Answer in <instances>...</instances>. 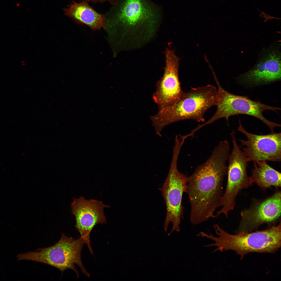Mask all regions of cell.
Listing matches in <instances>:
<instances>
[{
  "label": "cell",
  "mask_w": 281,
  "mask_h": 281,
  "mask_svg": "<svg viewBox=\"0 0 281 281\" xmlns=\"http://www.w3.org/2000/svg\"><path fill=\"white\" fill-rule=\"evenodd\" d=\"M266 162L253 163L254 167L250 177L251 181L263 190L271 187L277 189L281 187V173L272 167Z\"/></svg>",
  "instance_id": "cell-15"
},
{
  "label": "cell",
  "mask_w": 281,
  "mask_h": 281,
  "mask_svg": "<svg viewBox=\"0 0 281 281\" xmlns=\"http://www.w3.org/2000/svg\"><path fill=\"white\" fill-rule=\"evenodd\" d=\"M165 66L162 76L157 82L152 98L158 110L169 106L178 101L184 92L178 75L179 59L174 50L167 48L165 52Z\"/></svg>",
  "instance_id": "cell-10"
},
{
  "label": "cell",
  "mask_w": 281,
  "mask_h": 281,
  "mask_svg": "<svg viewBox=\"0 0 281 281\" xmlns=\"http://www.w3.org/2000/svg\"><path fill=\"white\" fill-rule=\"evenodd\" d=\"M105 15V29L118 31L133 48L153 35L161 20L160 9L150 0H118Z\"/></svg>",
  "instance_id": "cell-2"
},
{
  "label": "cell",
  "mask_w": 281,
  "mask_h": 281,
  "mask_svg": "<svg viewBox=\"0 0 281 281\" xmlns=\"http://www.w3.org/2000/svg\"><path fill=\"white\" fill-rule=\"evenodd\" d=\"M231 136L233 148L228 159L226 187L221 201V208L216 214L219 216L223 214L226 217L228 212L234 209L236 197L240 191L253 185L247 173L248 159L238 144L234 130Z\"/></svg>",
  "instance_id": "cell-8"
},
{
  "label": "cell",
  "mask_w": 281,
  "mask_h": 281,
  "mask_svg": "<svg viewBox=\"0 0 281 281\" xmlns=\"http://www.w3.org/2000/svg\"><path fill=\"white\" fill-rule=\"evenodd\" d=\"M238 130L247 137L246 140H238L241 143L242 151L249 162L256 163L264 161H281L280 132H271L264 135L252 134L245 129L240 120Z\"/></svg>",
  "instance_id": "cell-9"
},
{
  "label": "cell",
  "mask_w": 281,
  "mask_h": 281,
  "mask_svg": "<svg viewBox=\"0 0 281 281\" xmlns=\"http://www.w3.org/2000/svg\"><path fill=\"white\" fill-rule=\"evenodd\" d=\"M252 69L238 79L250 86L268 84L281 80V55L279 48H269Z\"/></svg>",
  "instance_id": "cell-13"
},
{
  "label": "cell",
  "mask_w": 281,
  "mask_h": 281,
  "mask_svg": "<svg viewBox=\"0 0 281 281\" xmlns=\"http://www.w3.org/2000/svg\"><path fill=\"white\" fill-rule=\"evenodd\" d=\"M218 237L211 233L208 234L202 232V237L210 239L215 243L205 246L206 247L213 246L217 247L213 251L232 250L242 258L245 255L251 252L260 253H273L280 247L281 222L277 226L254 232H241L236 235L229 234L217 224L213 226Z\"/></svg>",
  "instance_id": "cell-4"
},
{
  "label": "cell",
  "mask_w": 281,
  "mask_h": 281,
  "mask_svg": "<svg viewBox=\"0 0 281 281\" xmlns=\"http://www.w3.org/2000/svg\"><path fill=\"white\" fill-rule=\"evenodd\" d=\"M180 151L177 147L173 149L168 174L162 187L159 189L166 205V215L164 225L165 233L169 223H172L171 230L168 235L174 231H180V225L183 214L182 200L183 194L187 191V177L180 172L178 169L177 162Z\"/></svg>",
  "instance_id": "cell-7"
},
{
  "label": "cell",
  "mask_w": 281,
  "mask_h": 281,
  "mask_svg": "<svg viewBox=\"0 0 281 281\" xmlns=\"http://www.w3.org/2000/svg\"><path fill=\"white\" fill-rule=\"evenodd\" d=\"M229 156L225 150L214 148L209 158L187 177L186 193L190 206V220L193 225L217 218L214 213L220 207L223 194Z\"/></svg>",
  "instance_id": "cell-1"
},
{
  "label": "cell",
  "mask_w": 281,
  "mask_h": 281,
  "mask_svg": "<svg viewBox=\"0 0 281 281\" xmlns=\"http://www.w3.org/2000/svg\"><path fill=\"white\" fill-rule=\"evenodd\" d=\"M213 74L218 87L217 109L209 119L198 125L199 129L222 118H225L228 121L230 116L239 114L251 116L259 119L269 127L271 132H274L275 127H280V124L268 120L263 114L264 111L267 110L278 113L277 111L280 110V108L267 105L253 101L247 97L235 95L228 92L222 87L215 73L213 72Z\"/></svg>",
  "instance_id": "cell-6"
},
{
  "label": "cell",
  "mask_w": 281,
  "mask_h": 281,
  "mask_svg": "<svg viewBox=\"0 0 281 281\" xmlns=\"http://www.w3.org/2000/svg\"><path fill=\"white\" fill-rule=\"evenodd\" d=\"M85 244L80 237L75 239L62 233L60 240L54 245L20 254L17 256L18 260H31L49 265L62 273L66 270L71 269L79 277L75 266L76 265L84 275L89 277L90 275L83 266L81 258V251Z\"/></svg>",
  "instance_id": "cell-5"
},
{
  "label": "cell",
  "mask_w": 281,
  "mask_h": 281,
  "mask_svg": "<svg viewBox=\"0 0 281 281\" xmlns=\"http://www.w3.org/2000/svg\"><path fill=\"white\" fill-rule=\"evenodd\" d=\"M92 2L97 3H103L105 2L111 3L116 1L117 0H89Z\"/></svg>",
  "instance_id": "cell-16"
},
{
  "label": "cell",
  "mask_w": 281,
  "mask_h": 281,
  "mask_svg": "<svg viewBox=\"0 0 281 281\" xmlns=\"http://www.w3.org/2000/svg\"><path fill=\"white\" fill-rule=\"evenodd\" d=\"M218 100V89L213 85L191 87L176 102L158 110L156 114L150 117L155 133L161 136V132L165 127L180 121L191 119L205 122V113L216 105Z\"/></svg>",
  "instance_id": "cell-3"
},
{
  "label": "cell",
  "mask_w": 281,
  "mask_h": 281,
  "mask_svg": "<svg viewBox=\"0 0 281 281\" xmlns=\"http://www.w3.org/2000/svg\"><path fill=\"white\" fill-rule=\"evenodd\" d=\"M86 0L73 2L64 9L65 14L80 23L87 25L94 30L105 29L106 19L105 15L96 12Z\"/></svg>",
  "instance_id": "cell-14"
},
{
  "label": "cell",
  "mask_w": 281,
  "mask_h": 281,
  "mask_svg": "<svg viewBox=\"0 0 281 281\" xmlns=\"http://www.w3.org/2000/svg\"><path fill=\"white\" fill-rule=\"evenodd\" d=\"M71 204V212L75 220V227L79 232L91 254L93 251L91 245V232L97 225L107 223L104 209L110 208L101 201L93 199L87 200L81 196L79 198H73Z\"/></svg>",
  "instance_id": "cell-12"
},
{
  "label": "cell",
  "mask_w": 281,
  "mask_h": 281,
  "mask_svg": "<svg viewBox=\"0 0 281 281\" xmlns=\"http://www.w3.org/2000/svg\"><path fill=\"white\" fill-rule=\"evenodd\" d=\"M281 191L278 190L265 199L253 200L248 208L240 213L238 232H249L264 224L274 223L280 219Z\"/></svg>",
  "instance_id": "cell-11"
}]
</instances>
